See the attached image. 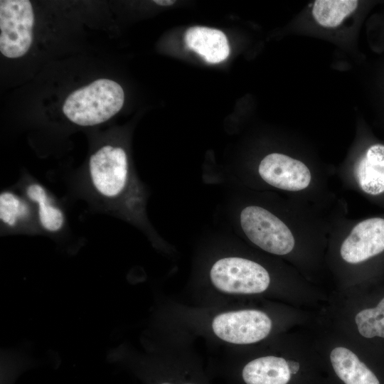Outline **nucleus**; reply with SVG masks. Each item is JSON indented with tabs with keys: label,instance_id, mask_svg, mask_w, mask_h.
Listing matches in <instances>:
<instances>
[{
	"label": "nucleus",
	"instance_id": "nucleus-14",
	"mask_svg": "<svg viewBox=\"0 0 384 384\" xmlns=\"http://www.w3.org/2000/svg\"><path fill=\"white\" fill-rule=\"evenodd\" d=\"M36 215L33 204L12 191L0 194V221L9 230H32Z\"/></svg>",
	"mask_w": 384,
	"mask_h": 384
},
{
	"label": "nucleus",
	"instance_id": "nucleus-9",
	"mask_svg": "<svg viewBox=\"0 0 384 384\" xmlns=\"http://www.w3.org/2000/svg\"><path fill=\"white\" fill-rule=\"evenodd\" d=\"M258 173L267 184L287 191L304 190L311 181V173L306 165L280 153L265 156L259 164Z\"/></svg>",
	"mask_w": 384,
	"mask_h": 384
},
{
	"label": "nucleus",
	"instance_id": "nucleus-13",
	"mask_svg": "<svg viewBox=\"0 0 384 384\" xmlns=\"http://www.w3.org/2000/svg\"><path fill=\"white\" fill-rule=\"evenodd\" d=\"M186 46L210 63H218L229 55L230 47L225 35L220 30L193 26L185 34Z\"/></svg>",
	"mask_w": 384,
	"mask_h": 384
},
{
	"label": "nucleus",
	"instance_id": "nucleus-17",
	"mask_svg": "<svg viewBox=\"0 0 384 384\" xmlns=\"http://www.w3.org/2000/svg\"><path fill=\"white\" fill-rule=\"evenodd\" d=\"M358 330L363 337L384 338V298L375 308L358 312L355 318Z\"/></svg>",
	"mask_w": 384,
	"mask_h": 384
},
{
	"label": "nucleus",
	"instance_id": "nucleus-1",
	"mask_svg": "<svg viewBox=\"0 0 384 384\" xmlns=\"http://www.w3.org/2000/svg\"><path fill=\"white\" fill-rule=\"evenodd\" d=\"M90 186L95 194L112 207L131 216L144 209L142 187L132 173L125 150L106 144L90 157L87 167Z\"/></svg>",
	"mask_w": 384,
	"mask_h": 384
},
{
	"label": "nucleus",
	"instance_id": "nucleus-4",
	"mask_svg": "<svg viewBox=\"0 0 384 384\" xmlns=\"http://www.w3.org/2000/svg\"><path fill=\"white\" fill-rule=\"evenodd\" d=\"M213 286L228 294H252L265 292L270 284L267 270L259 263L240 257L216 260L209 271Z\"/></svg>",
	"mask_w": 384,
	"mask_h": 384
},
{
	"label": "nucleus",
	"instance_id": "nucleus-19",
	"mask_svg": "<svg viewBox=\"0 0 384 384\" xmlns=\"http://www.w3.org/2000/svg\"><path fill=\"white\" fill-rule=\"evenodd\" d=\"M156 4L161 6H170L174 4L175 1L171 0H155L154 1Z\"/></svg>",
	"mask_w": 384,
	"mask_h": 384
},
{
	"label": "nucleus",
	"instance_id": "nucleus-6",
	"mask_svg": "<svg viewBox=\"0 0 384 384\" xmlns=\"http://www.w3.org/2000/svg\"><path fill=\"white\" fill-rule=\"evenodd\" d=\"M34 14L28 0L0 1V51L9 58L24 55L33 41Z\"/></svg>",
	"mask_w": 384,
	"mask_h": 384
},
{
	"label": "nucleus",
	"instance_id": "nucleus-2",
	"mask_svg": "<svg viewBox=\"0 0 384 384\" xmlns=\"http://www.w3.org/2000/svg\"><path fill=\"white\" fill-rule=\"evenodd\" d=\"M107 358L127 369L143 384H210L202 368L195 361L139 355L124 346L111 350Z\"/></svg>",
	"mask_w": 384,
	"mask_h": 384
},
{
	"label": "nucleus",
	"instance_id": "nucleus-15",
	"mask_svg": "<svg viewBox=\"0 0 384 384\" xmlns=\"http://www.w3.org/2000/svg\"><path fill=\"white\" fill-rule=\"evenodd\" d=\"M330 360L335 373L345 384H380L375 375L346 348H334Z\"/></svg>",
	"mask_w": 384,
	"mask_h": 384
},
{
	"label": "nucleus",
	"instance_id": "nucleus-5",
	"mask_svg": "<svg viewBox=\"0 0 384 384\" xmlns=\"http://www.w3.org/2000/svg\"><path fill=\"white\" fill-rule=\"evenodd\" d=\"M241 228L260 249L277 255L289 254L295 245L288 226L274 214L258 206H248L240 214Z\"/></svg>",
	"mask_w": 384,
	"mask_h": 384
},
{
	"label": "nucleus",
	"instance_id": "nucleus-3",
	"mask_svg": "<svg viewBox=\"0 0 384 384\" xmlns=\"http://www.w3.org/2000/svg\"><path fill=\"white\" fill-rule=\"evenodd\" d=\"M124 100V91L119 84L101 78L70 94L63 111L70 121L78 125L94 126L116 114Z\"/></svg>",
	"mask_w": 384,
	"mask_h": 384
},
{
	"label": "nucleus",
	"instance_id": "nucleus-11",
	"mask_svg": "<svg viewBox=\"0 0 384 384\" xmlns=\"http://www.w3.org/2000/svg\"><path fill=\"white\" fill-rule=\"evenodd\" d=\"M359 188L375 198L384 196V144L370 146L358 160L355 169Z\"/></svg>",
	"mask_w": 384,
	"mask_h": 384
},
{
	"label": "nucleus",
	"instance_id": "nucleus-8",
	"mask_svg": "<svg viewBox=\"0 0 384 384\" xmlns=\"http://www.w3.org/2000/svg\"><path fill=\"white\" fill-rule=\"evenodd\" d=\"M384 252V217L375 216L358 222L343 241L340 254L351 264L368 260Z\"/></svg>",
	"mask_w": 384,
	"mask_h": 384
},
{
	"label": "nucleus",
	"instance_id": "nucleus-16",
	"mask_svg": "<svg viewBox=\"0 0 384 384\" xmlns=\"http://www.w3.org/2000/svg\"><path fill=\"white\" fill-rule=\"evenodd\" d=\"M358 3L353 0H317L313 4L312 15L321 26L334 28L356 10Z\"/></svg>",
	"mask_w": 384,
	"mask_h": 384
},
{
	"label": "nucleus",
	"instance_id": "nucleus-7",
	"mask_svg": "<svg viewBox=\"0 0 384 384\" xmlns=\"http://www.w3.org/2000/svg\"><path fill=\"white\" fill-rule=\"evenodd\" d=\"M272 321L257 309L223 311L213 317L210 330L218 339L235 345H245L265 338L271 331Z\"/></svg>",
	"mask_w": 384,
	"mask_h": 384
},
{
	"label": "nucleus",
	"instance_id": "nucleus-18",
	"mask_svg": "<svg viewBox=\"0 0 384 384\" xmlns=\"http://www.w3.org/2000/svg\"><path fill=\"white\" fill-rule=\"evenodd\" d=\"M287 364L290 373L292 375L296 374L299 370V363L294 361H287Z\"/></svg>",
	"mask_w": 384,
	"mask_h": 384
},
{
	"label": "nucleus",
	"instance_id": "nucleus-12",
	"mask_svg": "<svg viewBox=\"0 0 384 384\" xmlns=\"http://www.w3.org/2000/svg\"><path fill=\"white\" fill-rule=\"evenodd\" d=\"M24 196L33 204L37 223L43 230L53 234L63 230L65 213L43 185L36 181L27 183Z\"/></svg>",
	"mask_w": 384,
	"mask_h": 384
},
{
	"label": "nucleus",
	"instance_id": "nucleus-10",
	"mask_svg": "<svg viewBox=\"0 0 384 384\" xmlns=\"http://www.w3.org/2000/svg\"><path fill=\"white\" fill-rule=\"evenodd\" d=\"M220 375L230 384H287L292 375L287 361L274 356L255 358L240 368L224 367Z\"/></svg>",
	"mask_w": 384,
	"mask_h": 384
}]
</instances>
